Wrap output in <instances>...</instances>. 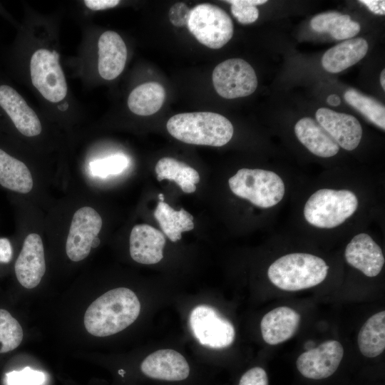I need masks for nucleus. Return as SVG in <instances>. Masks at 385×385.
<instances>
[{
	"label": "nucleus",
	"mask_w": 385,
	"mask_h": 385,
	"mask_svg": "<svg viewBox=\"0 0 385 385\" xmlns=\"http://www.w3.org/2000/svg\"><path fill=\"white\" fill-rule=\"evenodd\" d=\"M140 312V301L131 289H113L89 305L84 314V326L93 336H111L132 324Z\"/></svg>",
	"instance_id": "1"
},
{
	"label": "nucleus",
	"mask_w": 385,
	"mask_h": 385,
	"mask_svg": "<svg viewBox=\"0 0 385 385\" xmlns=\"http://www.w3.org/2000/svg\"><path fill=\"white\" fill-rule=\"evenodd\" d=\"M166 128L181 142L215 147L227 144L234 132L232 123L226 117L207 111L176 114L169 118Z\"/></svg>",
	"instance_id": "2"
},
{
	"label": "nucleus",
	"mask_w": 385,
	"mask_h": 385,
	"mask_svg": "<svg viewBox=\"0 0 385 385\" xmlns=\"http://www.w3.org/2000/svg\"><path fill=\"white\" fill-rule=\"evenodd\" d=\"M329 266L322 258L307 253H292L275 260L268 268L267 276L277 287L299 291L322 282Z\"/></svg>",
	"instance_id": "3"
},
{
	"label": "nucleus",
	"mask_w": 385,
	"mask_h": 385,
	"mask_svg": "<svg viewBox=\"0 0 385 385\" xmlns=\"http://www.w3.org/2000/svg\"><path fill=\"white\" fill-rule=\"evenodd\" d=\"M358 207L355 194L348 190L320 189L304 207L305 220L319 228H333L351 217Z\"/></svg>",
	"instance_id": "4"
},
{
	"label": "nucleus",
	"mask_w": 385,
	"mask_h": 385,
	"mask_svg": "<svg viewBox=\"0 0 385 385\" xmlns=\"http://www.w3.org/2000/svg\"><path fill=\"white\" fill-rule=\"evenodd\" d=\"M228 184L235 195L262 208L276 205L285 192L282 178L272 171L262 169H240L229 179Z\"/></svg>",
	"instance_id": "5"
},
{
	"label": "nucleus",
	"mask_w": 385,
	"mask_h": 385,
	"mask_svg": "<svg viewBox=\"0 0 385 385\" xmlns=\"http://www.w3.org/2000/svg\"><path fill=\"white\" fill-rule=\"evenodd\" d=\"M187 26L200 43L213 49L224 46L233 35L230 16L211 4H200L191 9Z\"/></svg>",
	"instance_id": "6"
},
{
	"label": "nucleus",
	"mask_w": 385,
	"mask_h": 385,
	"mask_svg": "<svg viewBox=\"0 0 385 385\" xmlns=\"http://www.w3.org/2000/svg\"><path fill=\"white\" fill-rule=\"evenodd\" d=\"M29 67L32 84L46 100L58 103L66 96L67 83L56 51L36 50Z\"/></svg>",
	"instance_id": "7"
},
{
	"label": "nucleus",
	"mask_w": 385,
	"mask_h": 385,
	"mask_svg": "<svg viewBox=\"0 0 385 385\" xmlns=\"http://www.w3.org/2000/svg\"><path fill=\"white\" fill-rule=\"evenodd\" d=\"M212 79L216 92L227 99L250 96L257 86L255 70L241 58H230L219 63L213 70Z\"/></svg>",
	"instance_id": "8"
},
{
	"label": "nucleus",
	"mask_w": 385,
	"mask_h": 385,
	"mask_svg": "<svg viewBox=\"0 0 385 385\" xmlns=\"http://www.w3.org/2000/svg\"><path fill=\"white\" fill-rule=\"evenodd\" d=\"M190 325L199 343L207 347L222 349L234 342L235 331L232 324L210 306L195 307L190 316Z\"/></svg>",
	"instance_id": "9"
},
{
	"label": "nucleus",
	"mask_w": 385,
	"mask_h": 385,
	"mask_svg": "<svg viewBox=\"0 0 385 385\" xmlns=\"http://www.w3.org/2000/svg\"><path fill=\"white\" fill-rule=\"evenodd\" d=\"M102 225L101 215L93 207L85 206L75 212L66 243V255L71 261L79 262L89 255Z\"/></svg>",
	"instance_id": "10"
},
{
	"label": "nucleus",
	"mask_w": 385,
	"mask_h": 385,
	"mask_svg": "<svg viewBox=\"0 0 385 385\" xmlns=\"http://www.w3.org/2000/svg\"><path fill=\"white\" fill-rule=\"evenodd\" d=\"M0 113L9 119L23 135L34 137L42 130L35 111L10 84L0 81Z\"/></svg>",
	"instance_id": "11"
},
{
	"label": "nucleus",
	"mask_w": 385,
	"mask_h": 385,
	"mask_svg": "<svg viewBox=\"0 0 385 385\" xmlns=\"http://www.w3.org/2000/svg\"><path fill=\"white\" fill-rule=\"evenodd\" d=\"M343 355L344 349L341 343L336 340H329L301 354L297 359L296 365L304 377L323 379L337 371Z\"/></svg>",
	"instance_id": "12"
},
{
	"label": "nucleus",
	"mask_w": 385,
	"mask_h": 385,
	"mask_svg": "<svg viewBox=\"0 0 385 385\" xmlns=\"http://www.w3.org/2000/svg\"><path fill=\"white\" fill-rule=\"evenodd\" d=\"M14 270L19 282L24 287L33 289L40 283L46 272V262L39 235L31 233L26 237Z\"/></svg>",
	"instance_id": "13"
},
{
	"label": "nucleus",
	"mask_w": 385,
	"mask_h": 385,
	"mask_svg": "<svg viewBox=\"0 0 385 385\" xmlns=\"http://www.w3.org/2000/svg\"><path fill=\"white\" fill-rule=\"evenodd\" d=\"M315 116L317 122L339 146L346 150H353L359 145L362 136V128L355 117L327 108L318 109Z\"/></svg>",
	"instance_id": "14"
},
{
	"label": "nucleus",
	"mask_w": 385,
	"mask_h": 385,
	"mask_svg": "<svg viewBox=\"0 0 385 385\" xmlns=\"http://www.w3.org/2000/svg\"><path fill=\"white\" fill-rule=\"evenodd\" d=\"M141 371L159 380L178 381L188 378L190 366L185 358L173 349H160L149 354L141 363Z\"/></svg>",
	"instance_id": "15"
},
{
	"label": "nucleus",
	"mask_w": 385,
	"mask_h": 385,
	"mask_svg": "<svg viewBox=\"0 0 385 385\" xmlns=\"http://www.w3.org/2000/svg\"><path fill=\"white\" fill-rule=\"evenodd\" d=\"M344 256L349 265L369 277L378 275L385 262L381 247L366 233L358 234L351 239L346 247Z\"/></svg>",
	"instance_id": "16"
},
{
	"label": "nucleus",
	"mask_w": 385,
	"mask_h": 385,
	"mask_svg": "<svg viewBox=\"0 0 385 385\" xmlns=\"http://www.w3.org/2000/svg\"><path fill=\"white\" fill-rule=\"evenodd\" d=\"M165 242V237L160 230L147 224L136 225L129 238L130 257L140 264H156L163 257Z\"/></svg>",
	"instance_id": "17"
},
{
	"label": "nucleus",
	"mask_w": 385,
	"mask_h": 385,
	"mask_svg": "<svg viewBox=\"0 0 385 385\" xmlns=\"http://www.w3.org/2000/svg\"><path fill=\"white\" fill-rule=\"evenodd\" d=\"M98 69L103 79L116 78L123 71L128 56L125 43L121 36L113 31H106L98 42Z\"/></svg>",
	"instance_id": "18"
},
{
	"label": "nucleus",
	"mask_w": 385,
	"mask_h": 385,
	"mask_svg": "<svg viewBox=\"0 0 385 385\" xmlns=\"http://www.w3.org/2000/svg\"><path fill=\"white\" fill-rule=\"evenodd\" d=\"M299 314L289 307H279L267 312L260 323L264 341L270 345L281 344L294 336L300 322Z\"/></svg>",
	"instance_id": "19"
},
{
	"label": "nucleus",
	"mask_w": 385,
	"mask_h": 385,
	"mask_svg": "<svg viewBox=\"0 0 385 385\" xmlns=\"http://www.w3.org/2000/svg\"><path fill=\"white\" fill-rule=\"evenodd\" d=\"M294 132L299 140L319 157H332L339 150L335 140L312 118L304 117L298 120L294 126Z\"/></svg>",
	"instance_id": "20"
},
{
	"label": "nucleus",
	"mask_w": 385,
	"mask_h": 385,
	"mask_svg": "<svg viewBox=\"0 0 385 385\" xmlns=\"http://www.w3.org/2000/svg\"><path fill=\"white\" fill-rule=\"evenodd\" d=\"M368 48L367 41L363 38L344 41L324 53L322 65L329 73H339L362 59Z\"/></svg>",
	"instance_id": "21"
},
{
	"label": "nucleus",
	"mask_w": 385,
	"mask_h": 385,
	"mask_svg": "<svg viewBox=\"0 0 385 385\" xmlns=\"http://www.w3.org/2000/svg\"><path fill=\"white\" fill-rule=\"evenodd\" d=\"M0 185L19 193H28L33 188V178L22 161L0 148Z\"/></svg>",
	"instance_id": "22"
},
{
	"label": "nucleus",
	"mask_w": 385,
	"mask_h": 385,
	"mask_svg": "<svg viewBox=\"0 0 385 385\" xmlns=\"http://www.w3.org/2000/svg\"><path fill=\"white\" fill-rule=\"evenodd\" d=\"M155 169L158 181H174L185 193L194 192L195 185L200 182V175L196 170L173 158L160 159Z\"/></svg>",
	"instance_id": "23"
},
{
	"label": "nucleus",
	"mask_w": 385,
	"mask_h": 385,
	"mask_svg": "<svg viewBox=\"0 0 385 385\" xmlns=\"http://www.w3.org/2000/svg\"><path fill=\"white\" fill-rule=\"evenodd\" d=\"M162 232L172 242L182 237V233L194 228L193 217L181 208L177 211L165 202H159L153 212Z\"/></svg>",
	"instance_id": "24"
},
{
	"label": "nucleus",
	"mask_w": 385,
	"mask_h": 385,
	"mask_svg": "<svg viewBox=\"0 0 385 385\" xmlns=\"http://www.w3.org/2000/svg\"><path fill=\"white\" fill-rule=\"evenodd\" d=\"M165 98L164 88L157 82L139 85L129 94L128 106L133 113L147 116L158 112Z\"/></svg>",
	"instance_id": "25"
},
{
	"label": "nucleus",
	"mask_w": 385,
	"mask_h": 385,
	"mask_svg": "<svg viewBox=\"0 0 385 385\" xmlns=\"http://www.w3.org/2000/svg\"><path fill=\"white\" fill-rule=\"evenodd\" d=\"M358 346L361 353L369 358L380 355L385 349V312L369 317L360 329Z\"/></svg>",
	"instance_id": "26"
},
{
	"label": "nucleus",
	"mask_w": 385,
	"mask_h": 385,
	"mask_svg": "<svg viewBox=\"0 0 385 385\" xmlns=\"http://www.w3.org/2000/svg\"><path fill=\"white\" fill-rule=\"evenodd\" d=\"M312 29L319 33H329L337 40L348 39L360 31V24L349 15L336 11L319 14L310 21Z\"/></svg>",
	"instance_id": "27"
},
{
	"label": "nucleus",
	"mask_w": 385,
	"mask_h": 385,
	"mask_svg": "<svg viewBox=\"0 0 385 385\" xmlns=\"http://www.w3.org/2000/svg\"><path fill=\"white\" fill-rule=\"evenodd\" d=\"M344 100L363 114L371 123L385 129V107L374 98L355 89H349L344 94Z\"/></svg>",
	"instance_id": "28"
},
{
	"label": "nucleus",
	"mask_w": 385,
	"mask_h": 385,
	"mask_svg": "<svg viewBox=\"0 0 385 385\" xmlns=\"http://www.w3.org/2000/svg\"><path fill=\"white\" fill-rule=\"evenodd\" d=\"M23 329L11 314L0 309V354L17 348L23 339Z\"/></svg>",
	"instance_id": "29"
},
{
	"label": "nucleus",
	"mask_w": 385,
	"mask_h": 385,
	"mask_svg": "<svg viewBox=\"0 0 385 385\" xmlns=\"http://www.w3.org/2000/svg\"><path fill=\"white\" fill-rule=\"evenodd\" d=\"M231 4V12L234 17L242 24L255 22L259 16L257 5L264 4L266 0H227Z\"/></svg>",
	"instance_id": "30"
},
{
	"label": "nucleus",
	"mask_w": 385,
	"mask_h": 385,
	"mask_svg": "<svg viewBox=\"0 0 385 385\" xmlns=\"http://www.w3.org/2000/svg\"><path fill=\"white\" fill-rule=\"evenodd\" d=\"M128 164V161L125 157L113 155L91 163L90 170L93 175L106 178L111 175L120 173Z\"/></svg>",
	"instance_id": "31"
},
{
	"label": "nucleus",
	"mask_w": 385,
	"mask_h": 385,
	"mask_svg": "<svg viewBox=\"0 0 385 385\" xmlns=\"http://www.w3.org/2000/svg\"><path fill=\"white\" fill-rule=\"evenodd\" d=\"M46 376L43 372L26 366L20 371H12L5 375L6 385H42Z\"/></svg>",
	"instance_id": "32"
},
{
	"label": "nucleus",
	"mask_w": 385,
	"mask_h": 385,
	"mask_svg": "<svg viewBox=\"0 0 385 385\" xmlns=\"http://www.w3.org/2000/svg\"><path fill=\"white\" fill-rule=\"evenodd\" d=\"M191 9L185 3L178 2L169 10V19L177 27L187 26Z\"/></svg>",
	"instance_id": "33"
},
{
	"label": "nucleus",
	"mask_w": 385,
	"mask_h": 385,
	"mask_svg": "<svg viewBox=\"0 0 385 385\" xmlns=\"http://www.w3.org/2000/svg\"><path fill=\"white\" fill-rule=\"evenodd\" d=\"M239 385H268L267 374L264 369L253 367L242 376Z\"/></svg>",
	"instance_id": "34"
},
{
	"label": "nucleus",
	"mask_w": 385,
	"mask_h": 385,
	"mask_svg": "<svg viewBox=\"0 0 385 385\" xmlns=\"http://www.w3.org/2000/svg\"><path fill=\"white\" fill-rule=\"evenodd\" d=\"M84 4L91 10L99 11L111 9L119 4L118 0H85Z\"/></svg>",
	"instance_id": "35"
},
{
	"label": "nucleus",
	"mask_w": 385,
	"mask_h": 385,
	"mask_svg": "<svg viewBox=\"0 0 385 385\" xmlns=\"http://www.w3.org/2000/svg\"><path fill=\"white\" fill-rule=\"evenodd\" d=\"M12 257V247L9 240L0 238V262L8 263Z\"/></svg>",
	"instance_id": "36"
},
{
	"label": "nucleus",
	"mask_w": 385,
	"mask_h": 385,
	"mask_svg": "<svg viewBox=\"0 0 385 385\" xmlns=\"http://www.w3.org/2000/svg\"><path fill=\"white\" fill-rule=\"evenodd\" d=\"M372 13L379 15L385 14V1L383 0H360Z\"/></svg>",
	"instance_id": "37"
},
{
	"label": "nucleus",
	"mask_w": 385,
	"mask_h": 385,
	"mask_svg": "<svg viewBox=\"0 0 385 385\" xmlns=\"http://www.w3.org/2000/svg\"><path fill=\"white\" fill-rule=\"evenodd\" d=\"M327 102L330 106H339L340 104L341 99L338 96H337L335 94H332V95H329L327 97Z\"/></svg>",
	"instance_id": "38"
},
{
	"label": "nucleus",
	"mask_w": 385,
	"mask_h": 385,
	"mask_svg": "<svg viewBox=\"0 0 385 385\" xmlns=\"http://www.w3.org/2000/svg\"><path fill=\"white\" fill-rule=\"evenodd\" d=\"M380 83L384 91L385 90V70L381 72Z\"/></svg>",
	"instance_id": "39"
},
{
	"label": "nucleus",
	"mask_w": 385,
	"mask_h": 385,
	"mask_svg": "<svg viewBox=\"0 0 385 385\" xmlns=\"http://www.w3.org/2000/svg\"><path fill=\"white\" fill-rule=\"evenodd\" d=\"M100 245V239L97 236L95 237V239L93 240L91 244V248H96Z\"/></svg>",
	"instance_id": "40"
},
{
	"label": "nucleus",
	"mask_w": 385,
	"mask_h": 385,
	"mask_svg": "<svg viewBox=\"0 0 385 385\" xmlns=\"http://www.w3.org/2000/svg\"><path fill=\"white\" fill-rule=\"evenodd\" d=\"M158 199L160 200V202H164V199H165L164 195L162 193H160L158 195Z\"/></svg>",
	"instance_id": "41"
},
{
	"label": "nucleus",
	"mask_w": 385,
	"mask_h": 385,
	"mask_svg": "<svg viewBox=\"0 0 385 385\" xmlns=\"http://www.w3.org/2000/svg\"><path fill=\"white\" fill-rule=\"evenodd\" d=\"M124 373H125V371H123V370H120V371H119V374H124Z\"/></svg>",
	"instance_id": "42"
}]
</instances>
